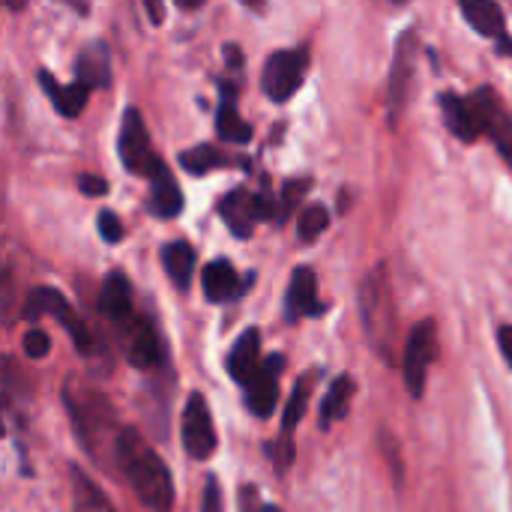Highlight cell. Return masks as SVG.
Wrapping results in <instances>:
<instances>
[{"label": "cell", "mask_w": 512, "mask_h": 512, "mask_svg": "<svg viewBox=\"0 0 512 512\" xmlns=\"http://www.w3.org/2000/svg\"><path fill=\"white\" fill-rule=\"evenodd\" d=\"M201 285L210 303H231L240 300L243 285H240V273L234 270V264L228 258H213L204 270H201Z\"/></svg>", "instance_id": "obj_17"}, {"label": "cell", "mask_w": 512, "mask_h": 512, "mask_svg": "<svg viewBox=\"0 0 512 512\" xmlns=\"http://www.w3.org/2000/svg\"><path fill=\"white\" fill-rule=\"evenodd\" d=\"M144 9H147V15L153 18V24H162V6H159V3L147 0V3H144Z\"/></svg>", "instance_id": "obj_38"}, {"label": "cell", "mask_w": 512, "mask_h": 512, "mask_svg": "<svg viewBox=\"0 0 512 512\" xmlns=\"http://www.w3.org/2000/svg\"><path fill=\"white\" fill-rule=\"evenodd\" d=\"M462 15L465 21L480 33V36H489V39H498V51L501 54H512V42L504 36V9L492 0H465L462 6Z\"/></svg>", "instance_id": "obj_14"}, {"label": "cell", "mask_w": 512, "mask_h": 512, "mask_svg": "<svg viewBox=\"0 0 512 512\" xmlns=\"http://www.w3.org/2000/svg\"><path fill=\"white\" fill-rule=\"evenodd\" d=\"M72 477H75V512H114L108 498L78 468H72Z\"/></svg>", "instance_id": "obj_27"}, {"label": "cell", "mask_w": 512, "mask_h": 512, "mask_svg": "<svg viewBox=\"0 0 512 512\" xmlns=\"http://www.w3.org/2000/svg\"><path fill=\"white\" fill-rule=\"evenodd\" d=\"M309 393H312V375H300V381L294 384V390H291V396H288V408H285V414H282V429H279L282 435H279V438H285V441L294 438L300 420L306 417Z\"/></svg>", "instance_id": "obj_25"}, {"label": "cell", "mask_w": 512, "mask_h": 512, "mask_svg": "<svg viewBox=\"0 0 512 512\" xmlns=\"http://www.w3.org/2000/svg\"><path fill=\"white\" fill-rule=\"evenodd\" d=\"M147 204L159 219H174L183 210V192H180V186H177V180L165 162L150 177V201Z\"/></svg>", "instance_id": "obj_20"}, {"label": "cell", "mask_w": 512, "mask_h": 512, "mask_svg": "<svg viewBox=\"0 0 512 512\" xmlns=\"http://www.w3.org/2000/svg\"><path fill=\"white\" fill-rule=\"evenodd\" d=\"M471 108L477 114V123H480V132L489 135L498 150L504 153V159L512 162V111L498 99V93L492 87H480L474 90L471 96Z\"/></svg>", "instance_id": "obj_7"}, {"label": "cell", "mask_w": 512, "mask_h": 512, "mask_svg": "<svg viewBox=\"0 0 512 512\" xmlns=\"http://www.w3.org/2000/svg\"><path fill=\"white\" fill-rule=\"evenodd\" d=\"M198 6H201V0H192V3L183 0V3H180V9H198Z\"/></svg>", "instance_id": "obj_39"}, {"label": "cell", "mask_w": 512, "mask_h": 512, "mask_svg": "<svg viewBox=\"0 0 512 512\" xmlns=\"http://www.w3.org/2000/svg\"><path fill=\"white\" fill-rule=\"evenodd\" d=\"M75 81L87 84L90 90L111 84V54L105 42H90L87 48H81L75 60Z\"/></svg>", "instance_id": "obj_21"}, {"label": "cell", "mask_w": 512, "mask_h": 512, "mask_svg": "<svg viewBox=\"0 0 512 512\" xmlns=\"http://www.w3.org/2000/svg\"><path fill=\"white\" fill-rule=\"evenodd\" d=\"M99 312L120 330V327H126L138 312L132 309V288H129V279L120 273V270H114V273H108L105 276V282H102V288H99Z\"/></svg>", "instance_id": "obj_13"}, {"label": "cell", "mask_w": 512, "mask_h": 512, "mask_svg": "<svg viewBox=\"0 0 512 512\" xmlns=\"http://www.w3.org/2000/svg\"><path fill=\"white\" fill-rule=\"evenodd\" d=\"M240 512H264V504H261L255 486H243L240 489Z\"/></svg>", "instance_id": "obj_35"}, {"label": "cell", "mask_w": 512, "mask_h": 512, "mask_svg": "<svg viewBox=\"0 0 512 512\" xmlns=\"http://www.w3.org/2000/svg\"><path fill=\"white\" fill-rule=\"evenodd\" d=\"M414 57H417V30H405L396 42L390 84H387V114H390L393 126L399 123V117L408 105V87L414 81Z\"/></svg>", "instance_id": "obj_8"}, {"label": "cell", "mask_w": 512, "mask_h": 512, "mask_svg": "<svg viewBox=\"0 0 512 512\" xmlns=\"http://www.w3.org/2000/svg\"><path fill=\"white\" fill-rule=\"evenodd\" d=\"M264 450H267V456L273 459V468H276V474H279V477H285V471H288V468H291V462H294V441H285V438H279V441L267 444Z\"/></svg>", "instance_id": "obj_30"}, {"label": "cell", "mask_w": 512, "mask_h": 512, "mask_svg": "<svg viewBox=\"0 0 512 512\" xmlns=\"http://www.w3.org/2000/svg\"><path fill=\"white\" fill-rule=\"evenodd\" d=\"M39 87L45 90V96L51 99L54 111L63 114V117H78L84 108H87V99H90V87L81 84V81H72V84H60L48 69H39Z\"/></svg>", "instance_id": "obj_16"}, {"label": "cell", "mask_w": 512, "mask_h": 512, "mask_svg": "<svg viewBox=\"0 0 512 512\" xmlns=\"http://www.w3.org/2000/svg\"><path fill=\"white\" fill-rule=\"evenodd\" d=\"M231 159L219 150V147H213V144H198L195 150H183L180 153V165L189 171V174H207V171H213V168H219V165H228Z\"/></svg>", "instance_id": "obj_26"}, {"label": "cell", "mask_w": 512, "mask_h": 512, "mask_svg": "<svg viewBox=\"0 0 512 512\" xmlns=\"http://www.w3.org/2000/svg\"><path fill=\"white\" fill-rule=\"evenodd\" d=\"M327 312V303L318 300V276L312 267H297L291 273V285L285 294V318L300 321V318H321Z\"/></svg>", "instance_id": "obj_11"}, {"label": "cell", "mask_w": 512, "mask_h": 512, "mask_svg": "<svg viewBox=\"0 0 512 512\" xmlns=\"http://www.w3.org/2000/svg\"><path fill=\"white\" fill-rule=\"evenodd\" d=\"M117 153H120V162L126 165L129 174L135 177H153V171L162 165L159 153L153 150L150 144V132L144 126V117L138 108H126L123 111V123H120V138H117Z\"/></svg>", "instance_id": "obj_5"}, {"label": "cell", "mask_w": 512, "mask_h": 512, "mask_svg": "<svg viewBox=\"0 0 512 512\" xmlns=\"http://www.w3.org/2000/svg\"><path fill=\"white\" fill-rule=\"evenodd\" d=\"M354 390H357V384H354V378L351 375H339L333 384H330V390H327V396H324V402H321V429L327 432L336 420H342L345 414H348V405H351V399H354Z\"/></svg>", "instance_id": "obj_23"}, {"label": "cell", "mask_w": 512, "mask_h": 512, "mask_svg": "<svg viewBox=\"0 0 512 512\" xmlns=\"http://www.w3.org/2000/svg\"><path fill=\"white\" fill-rule=\"evenodd\" d=\"M96 225H99V234H102V240L105 243H120V237H123V225H120V216H114L111 210H102L99 213V219H96Z\"/></svg>", "instance_id": "obj_32"}, {"label": "cell", "mask_w": 512, "mask_h": 512, "mask_svg": "<svg viewBox=\"0 0 512 512\" xmlns=\"http://www.w3.org/2000/svg\"><path fill=\"white\" fill-rule=\"evenodd\" d=\"M264 512H282L276 504H264Z\"/></svg>", "instance_id": "obj_40"}, {"label": "cell", "mask_w": 512, "mask_h": 512, "mask_svg": "<svg viewBox=\"0 0 512 512\" xmlns=\"http://www.w3.org/2000/svg\"><path fill=\"white\" fill-rule=\"evenodd\" d=\"M120 342H123L126 360L135 369H153L162 360V348H159L156 330L141 315H135L126 327H120Z\"/></svg>", "instance_id": "obj_12"}, {"label": "cell", "mask_w": 512, "mask_h": 512, "mask_svg": "<svg viewBox=\"0 0 512 512\" xmlns=\"http://www.w3.org/2000/svg\"><path fill=\"white\" fill-rule=\"evenodd\" d=\"M360 318H363L369 345L378 351V357L384 363H390L393 339H396V306H393L390 279H387L384 264H378L360 285Z\"/></svg>", "instance_id": "obj_2"}, {"label": "cell", "mask_w": 512, "mask_h": 512, "mask_svg": "<svg viewBox=\"0 0 512 512\" xmlns=\"http://www.w3.org/2000/svg\"><path fill=\"white\" fill-rule=\"evenodd\" d=\"M309 69V51L306 48H279L267 57L261 72V90L273 102H288L306 78Z\"/></svg>", "instance_id": "obj_4"}, {"label": "cell", "mask_w": 512, "mask_h": 512, "mask_svg": "<svg viewBox=\"0 0 512 512\" xmlns=\"http://www.w3.org/2000/svg\"><path fill=\"white\" fill-rule=\"evenodd\" d=\"M117 462L135 492V498L153 512H171L174 504V483L165 462L144 444L135 429H123L117 435Z\"/></svg>", "instance_id": "obj_1"}, {"label": "cell", "mask_w": 512, "mask_h": 512, "mask_svg": "<svg viewBox=\"0 0 512 512\" xmlns=\"http://www.w3.org/2000/svg\"><path fill=\"white\" fill-rule=\"evenodd\" d=\"M201 512H222V486H219L216 474H210V477H207V483H204Z\"/></svg>", "instance_id": "obj_33"}, {"label": "cell", "mask_w": 512, "mask_h": 512, "mask_svg": "<svg viewBox=\"0 0 512 512\" xmlns=\"http://www.w3.org/2000/svg\"><path fill=\"white\" fill-rule=\"evenodd\" d=\"M21 348H24V354L30 357V360H42L48 351H51V339H48V333H42V330H27L24 333V339H21Z\"/></svg>", "instance_id": "obj_31"}, {"label": "cell", "mask_w": 512, "mask_h": 512, "mask_svg": "<svg viewBox=\"0 0 512 512\" xmlns=\"http://www.w3.org/2000/svg\"><path fill=\"white\" fill-rule=\"evenodd\" d=\"M282 369H285V357L282 354H270L261 363V369L255 372V378L243 387L249 411L255 417H261V420H267L273 414V408H276V399H279V384L276 381H279Z\"/></svg>", "instance_id": "obj_10"}, {"label": "cell", "mask_w": 512, "mask_h": 512, "mask_svg": "<svg viewBox=\"0 0 512 512\" xmlns=\"http://www.w3.org/2000/svg\"><path fill=\"white\" fill-rule=\"evenodd\" d=\"M498 345H501V354H504V360L510 363L512 369V324H504L498 330Z\"/></svg>", "instance_id": "obj_36"}, {"label": "cell", "mask_w": 512, "mask_h": 512, "mask_svg": "<svg viewBox=\"0 0 512 512\" xmlns=\"http://www.w3.org/2000/svg\"><path fill=\"white\" fill-rule=\"evenodd\" d=\"M216 132L228 144H249L252 141V126L240 117V111L234 108V99H222V105L216 108Z\"/></svg>", "instance_id": "obj_24"}, {"label": "cell", "mask_w": 512, "mask_h": 512, "mask_svg": "<svg viewBox=\"0 0 512 512\" xmlns=\"http://www.w3.org/2000/svg\"><path fill=\"white\" fill-rule=\"evenodd\" d=\"M219 216L225 219V225L231 228L234 237H252L255 222L258 219V207H255V192L249 189H231L222 201H219Z\"/></svg>", "instance_id": "obj_15"}, {"label": "cell", "mask_w": 512, "mask_h": 512, "mask_svg": "<svg viewBox=\"0 0 512 512\" xmlns=\"http://www.w3.org/2000/svg\"><path fill=\"white\" fill-rule=\"evenodd\" d=\"M435 357H438V324L435 321H420L408 333V345H405V357H402L405 390L414 399H423L426 375H429V366H432Z\"/></svg>", "instance_id": "obj_6"}, {"label": "cell", "mask_w": 512, "mask_h": 512, "mask_svg": "<svg viewBox=\"0 0 512 512\" xmlns=\"http://www.w3.org/2000/svg\"><path fill=\"white\" fill-rule=\"evenodd\" d=\"M225 60H228V66H231L234 72H240V69H243V63H246V57H243L240 45H234V42H228V45H225Z\"/></svg>", "instance_id": "obj_37"}, {"label": "cell", "mask_w": 512, "mask_h": 512, "mask_svg": "<svg viewBox=\"0 0 512 512\" xmlns=\"http://www.w3.org/2000/svg\"><path fill=\"white\" fill-rule=\"evenodd\" d=\"M162 267H165L168 279L186 291L192 285V273H195V249L186 240H174V243L162 246Z\"/></svg>", "instance_id": "obj_22"}, {"label": "cell", "mask_w": 512, "mask_h": 512, "mask_svg": "<svg viewBox=\"0 0 512 512\" xmlns=\"http://www.w3.org/2000/svg\"><path fill=\"white\" fill-rule=\"evenodd\" d=\"M258 351H261V333H258L255 327L243 330V336H240V339L234 342V348L228 351L225 369H228V375H231L240 387H246V384L255 378V372L261 369Z\"/></svg>", "instance_id": "obj_18"}, {"label": "cell", "mask_w": 512, "mask_h": 512, "mask_svg": "<svg viewBox=\"0 0 512 512\" xmlns=\"http://www.w3.org/2000/svg\"><path fill=\"white\" fill-rule=\"evenodd\" d=\"M309 186H312L309 177H297V180H288V183L282 186V195H279V219H276V222H282L288 213L297 210V204H300V198L306 195Z\"/></svg>", "instance_id": "obj_29"}, {"label": "cell", "mask_w": 512, "mask_h": 512, "mask_svg": "<svg viewBox=\"0 0 512 512\" xmlns=\"http://www.w3.org/2000/svg\"><path fill=\"white\" fill-rule=\"evenodd\" d=\"M21 315H24L27 321H39L42 315H51V318L72 336V342H75V348H78L81 354H90V351L96 348V336L90 333V327L84 324V318L69 306V300H66L57 288H48V285L33 288V291L24 297Z\"/></svg>", "instance_id": "obj_3"}, {"label": "cell", "mask_w": 512, "mask_h": 512, "mask_svg": "<svg viewBox=\"0 0 512 512\" xmlns=\"http://www.w3.org/2000/svg\"><path fill=\"white\" fill-rule=\"evenodd\" d=\"M183 450L198 462L210 459L216 450V432H213L210 408H207V399L201 393H192L186 408H183Z\"/></svg>", "instance_id": "obj_9"}, {"label": "cell", "mask_w": 512, "mask_h": 512, "mask_svg": "<svg viewBox=\"0 0 512 512\" xmlns=\"http://www.w3.org/2000/svg\"><path fill=\"white\" fill-rule=\"evenodd\" d=\"M78 189L87 195V198H102L108 192V180L96 177V174H81L78 177Z\"/></svg>", "instance_id": "obj_34"}, {"label": "cell", "mask_w": 512, "mask_h": 512, "mask_svg": "<svg viewBox=\"0 0 512 512\" xmlns=\"http://www.w3.org/2000/svg\"><path fill=\"white\" fill-rule=\"evenodd\" d=\"M441 111H444V123L447 129L462 138V141H477L483 132H480V123H477V114L471 108V99L453 93V90H444L441 93Z\"/></svg>", "instance_id": "obj_19"}, {"label": "cell", "mask_w": 512, "mask_h": 512, "mask_svg": "<svg viewBox=\"0 0 512 512\" xmlns=\"http://www.w3.org/2000/svg\"><path fill=\"white\" fill-rule=\"evenodd\" d=\"M327 228H330V210L324 204H309V207L300 210V216H297V234H300V240L309 243V240L321 237Z\"/></svg>", "instance_id": "obj_28"}]
</instances>
